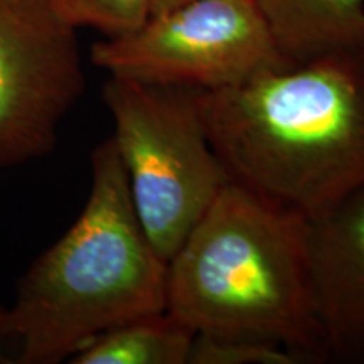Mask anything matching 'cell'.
I'll list each match as a JSON object with an SVG mask.
<instances>
[{
    "label": "cell",
    "instance_id": "6da1fadb",
    "mask_svg": "<svg viewBox=\"0 0 364 364\" xmlns=\"http://www.w3.org/2000/svg\"><path fill=\"white\" fill-rule=\"evenodd\" d=\"M231 182L314 221L364 186V44L201 91Z\"/></svg>",
    "mask_w": 364,
    "mask_h": 364
},
{
    "label": "cell",
    "instance_id": "7a4b0ae2",
    "mask_svg": "<svg viewBox=\"0 0 364 364\" xmlns=\"http://www.w3.org/2000/svg\"><path fill=\"white\" fill-rule=\"evenodd\" d=\"M167 262L145 235L117 144L91 154V188L70 230L29 267L0 317L9 363L58 364L136 317L166 311Z\"/></svg>",
    "mask_w": 364,
    "mask_h": 364
},
{
    "label": "cell",
    "instance_id": "3957f363",
    "mask_svg": "<svg viewBox=\"0 0 364 364\" xmlns=\"http://www.w3.org/2000/svg\"><path fill=\"white\" fill-rule=\"evenodd\" d=\"M166 311L196 336L257 339L326 363L309 221L228 182L167 262Z\"/></svg>",
    "mask_w": 364,
    "mask_h": 364
},
{
    "label": "cell",
    "instance_id": "277c9868",
    "mask_svg": "<svg viewBox=\"0 0 364 364\" xmlns=\"http://www.w3.org/2000/svg\"><path fill=\"white\" fill-rule=\"evenodd\" d=\"M199 93L120 76L102 90L135 213L166 262L231 182L209 142Z\"/></svg>",
    "mask_w": 364,
    "mask_h": 364
},
{
    "label": "cell",
    "instance_id": "5b68a950",
    "mask_svg": "<svg viewBox=\"0 0 364 364\" xmlns=\"http://www.w3.org/2000/svg\"><path fill=\"white\" fill-rule=\"evenodd\" d=\"M91 61L110 76L199 91L289 66L255 0H188L93 44Z\"/></svg>",
    "mask_w": 364,
    "mask_h": 364
},
{
    "label": "cell",
    "instance_id": "8992f818",
    "mask_svg": "<svg viewBox=\"0 0 364 364\" xmlns=\"http://www.w3.org/2000/svg\"><path fill=\"white\" fill-rule=\"evenodd\" d=\"M85 88L76 27L54 0H0V167L49 156Z\"/></svg>",
    "mask_w": 364,
    "mask_h": 364
},
{
    "label": "cell",
    "instance_id": "52a82bcc",
    "mask_svg": "<svg viewBox=\"0 0 364 364\" xmlns=\"http://www.w3.org/2000/svg\"><path fill=\"white\" fill-rule=\"evenodd\" d=\"M309 267L327 361L364 364V186L309 221Z\"/></svg>",
    "mask_w": 364,
    "mask_h": 364
},
{
    "label": "cell",
    "instance_id": "ba28073f",
    "mask_svg": "<svg viewBox=\"0 0 364 364\" xmlns=\"http://www.w3.org/2000/svg\"><path fill=\"white\" fill-rule=\"evenodd\" d=\"M289 66L364 44V0H255Z\"/></svg>",
    "mask_w": 364,
    "mask_h": 364
},
{
    "label": "cell",
    "instance_id": "9c48e42d",
    "mask_svg": "<svg viewBox=\"0 0 364 364\" xmlns=\"http://www.w3.org/2000/svg\"><path fill=\"white\" fill-rule=\"evenodd\" d=\"M196 334L169 312L117 326L81 349L73 364H188Z\"/></svg>",
    "mask_w": 364,
    "mask_h": 364
},
{
    "label": "cell",
    "instance_id": "30bf717a",
    "mask_svg": "<svg viewBox=\"0 0 364 364\" xmlns=\"http://www.w3.org/2000/svg\"><path fill=\"white\" fill-rule=\"evenodd\" d=\"M154 0H54L71 26L93 27L107 38L140 29L152 16Z\"/></svg>",
    "mask_w": 364,
    "mask_h": 364
},
{
    "label": "cell",
    "instance_id": "8fae6325",
    "mask_svg": "<svg viewBox=\"0 0 364 364\" xmlns=\"http://www.w3.org/2000/svg\"><path fill=\"white\" fill-rule=\"evenodd\" d=\"M289 349L257 339L196 336L188 364H302Z\"/></svg>",
    "mask_w": 364,
    "mask_h": 364
},
{
    "label": "cell",
    "instance_id": "7c38bea8",
    "mask_svg": "<svg viewBox=\"0 0 364 364\" xmlns=\"http://www.w3.org/2000/svg\"><path fill=\"white\" fill-rule=\"evenodd\" d=\"M188 2V0H154L152 2V16H157V14H162L166 11H171L181 4ZM150 16V17H152Z\"/></svg>",
    "mask_w": 364,
    "mask_h": 364
},
{
    "label": "cell",
    "instance_id": "4fadbf2b",
    "mask_svg": "<svg viewBox=\"0 0 364 364\" xmlns=\"http://www.w3.org/2000/svg\"><path fill=\"white\" fill-rule=\"evenodd\" d=\"M4 309H6V306H4V304L0 302V317H2V314H4Z\"/></svg>",
    "mask_w": 364,
    "mask_h": 364
}]
</instances>
